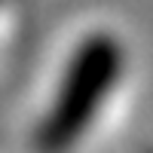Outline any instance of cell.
Wrapping results in <instances>:
<instances>
[{
    "label": "cell",
    "instance_id": "obj_1",
    "mask_svg": "<svg viewBox=\"0 0 153 153\" xmlns=\"http://www.w3.org/2000/svg\"><path fill=\"white\" fill-rule=\"evenodd\" d=\"M123 74V46L113 34H89L74 49L65 74L58 80L55 98L37 126L40 153H68L86 129L95 123L98 110L110 98Z\"/></svg>",
    "mask_w": 153,
    "mask_h": 153
}]
</instances>
